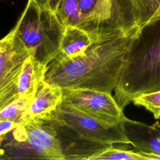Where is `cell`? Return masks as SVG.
<instances>
[{"mask_svg":"<svg viewBox=\"0 0 160 160\" xmlns=\"http://www.w3.org/2000/svg\"><path fill=\"white\" fill-rule=\"evenodd\" d=\"M58 128L52 114L24 121L0 137V159H66Z\"/></svg>","mask_w":160,"mask_h":160,"instance_id":"cell-4","label":"cell"},{"mask_svg":"<svg viewBox=\"0 0 160 160\" xmlns=\"http://www.w3.org/2000/svg\"><path fill=\"white\" fill-rule=\"evenodd\" d=\"M98 2V0H79V7L81 21L78 27L79 28H81L84 21L92 13Z\"/></svg>","mask_w":160,"mask_h":160,"instance_id":"cell-17","label":"cell"},{"mask_svg":"<svg viewBox=\"0 0 160 160\" xmlns=\"http://www.w3.org/2000/svg\"><path fill=\"white\" fill-rule=\"evenodd\" d=\"M160 90V6L154 16L130 40L114 89L122 109L134 98Z\"/></svg>","mask_w":160,"mask_h":160,"instance_id":"cell-2","label":"cell"},{"mask_svg":"<svg viewBox=\"0 0 160 160\" xmlns=\"http://www.w3.org/2000/svg\"><path fill=\"white\" fill-rule=\"evenodd\" d=\"M32 98H21L4 108L0 111V121H12L22 122L23 114Z\"/></svg>","mask_w":160,"mask_h":160,"instance_id":"cell-15","label":"cell"},{"mask_svg":"<svg viewBox=\"0 0 160 160\" xmlns=\"http://www.w3.org/2000/svg\"><path fill=\"white\" fill-rule=\"evenodd\" d=\"M30 56L12 29L0 39V111L21 98L18 83L24 62Z\"/></svg>","mask_w":160,"mask_h":160,"instance_id":"cell-7","label":"cell"},{"mask_svg":"<svg viewBox=\"0 0 160 160\" xmlns=\"http://www.w3.org/2000/svg\"><path fill=\"white\" fill-rule=\"evenodd\" d=\"M0 1H2V0H0Z\"/></svg>","mask_w":160,"mask_h":160,"instance_id":"cell-21","label":"cell"},{"mask_svg":"<svg viewBox=\"0 0 160 160\" xmlns=\"http://www.w3.org/2000/svg\"><path fill=\"white\" fill-rule=\"evenodd\" d=\"M47 66L30 56L24 62L18 83L20 98H32L39 83L45 79Z\"/></svg>","mask_w":160,"mask_h":160,"instance_id":"cell-12","label":"cell"},{"mask_svg":"<svg viewBox=\"0 0 160 160\" xmlns=\"http://www.w3.org/2000/svg\"><path fill=\"white\" fill-rule=\"evenodd\" d=\"M93 42L90 36L84 30L76 26H65L59 52L54 59H69L79 56Z\"/></svg>","mask_w":160,"mask_h":160,"instance_id":"cell-11","label":"cell"},{"mask_svg":"<svg viewBox=\"0 0 160 160\" xmlns=\"http://www.w3.org/2000/svg\"><path fill=\"white\" fill-rule=\"evenodd\" d=\"M39 6L56 12L59 3L62 0H32Z\"/></svg>","mask_w":160,"mask_h":160,"instance_id":"cell-18","label":"cell"},{"mask_svg":"<svg viewBox=\"0 0 160 160\" xmlns=\"http://www.w3.org/2000/svg\"><path fill=\"white\" fill-rule=\"evenodd\" d=\"M132 102L152 112L156 119H160V90L141 94L134 98Z\"/></svg>","mask_w":160,"mask_h":160,"instance_id":"cell-16","label":"cell"},{"mask_svg":"<svg viewBox=\"0 0 160 160\" xmlns=\"http://www.w3.org/2000/svg\"><path fill=\"white\" fill-rule=\"evenodd\" d=\"M52 115L59 127L74 131L80 140L105 145L129 144L121 123L115 126L104 124L63 102Z\"/></svg>","mask_w":160,"mask_h":160,"instance_id":"cell-6","label":"cell"},{"mask_svg":"<svg viewBox=\"0 0 160 160\" xmlns=\"http://www.w3.org/2000/svg\"><path fill=\"white\" fill-rule=\"evenodd\" d=\"M87 160H148V159L134 151L123 150L111 145L92 154Z\"/></svg>","mask_w":160,"mask_h":160,"instance_id":"cell-14","label":"cell"},{"mask_svg":"<svg viewBox=\"0 0 160 160\" xmlns=\"http://www.w3.org/2000/svg\"><path fill=\"white\" fill-rule=\"evenodd\" d=\"M63 89L45 79L38 85L36 92L22 116L24 121L51 116L61 103Z\"/></svg>","mask_w":160,"mask_h":160,"instance_id":"cell-10","label":"cell"},{"mask_svg":"<svg viewBox=\"0 0 160 160\" xmlns=\"http://www.w3.org/2000/svg\"><path fill=\"white\" fill-rule=\"evenodd\" d=\"M64 28L54 12L28 0L12 29L31 56L47 66L59 52Z\"/></svg>","mask_w":160,"mask_h":160,"instance_id":"cell-5","label":"cell"},{"mask_svg":"<svg viewBox=\"0 0 160 160\" xmlns=\"http://www.w3.org/2000/svg\"><path fill=\"white\" fill-rule=\"evenodd\" d=\"M157 0H98L80 29L93 42L119 36H134L156 14Z\"/></svg>","mask_w":160,"mask_h":160,"instance_id":"cell-3","label":"cell"},{"mask_svg":"<svg viewBox=\"0 0 160 160\" xmlns=\"http://www.w3.org/2000/svg\"><path fill=\"white\" fill-rule=\"evenodd\" d=\"M157 1H158V2L159 3V4L160 5V0H157Z\"/></svg>","mask_w":160,"mask_h":160,"instance_id":"cell-20","label":"cell"},{"mask_svg":"<svg viewBox=\"0 0 160 160\" xmlns=\"http://www.w3.org/2000/svg\"><path fill=\"white\" fill-rule=\"evenodd\" d=\"M133 36H119L94 42L81 55L54 59L46 67L45 80L64 88L111 92L114 90Z\"/></svg>","mask_w":160,"mask_h":160,"instance_id":"cell-1","label":"cell"},{"mask_svg":"<svg viewBox=\"0 0 160 160\" xmlns=\"http://www.w3.org/2000/svg\"><path fill=\"white\" fill-rule=\"evenodd\" d=\"M121 124L135 152L160 155V126L158 122L148 125L126 117Z\"/></svg>","mask_w":160,"mask_h":160,"instance_id":"cell-9","label":"cell"},{"mask_svg":"<svg viewBox=\"0 0 160 160\" xmlns=\"http://www.w3.org/2000/svg\"><path fill=\"white\" fill-rule=\"evenodd\" d=\"M111 93L89 89L64 88L62 102L104 124L115 126L126 116Z\"/></svg>","mask_w":160,"mask_h":160,"instance_id":"cell-8","label":"cell"},{"mask_svg":"<svg viewBox=\"0 0 160 160\" xmlns=\"http://www.w3.org/2000/svg\"><path fill=\"white\" fill-rule=\"evenodd\" d=\"M79 0H62L55 13L64 26L79 27L81 17L79 7Z\"/></svg>","mask_w":160,"mask_h":160,"instance_id":"cell-13","label":"cell"},{"mask_svg":"<svg viewBox=\"0 0 160 160\" xmlns=\"http://www.w3.org/2000/svg\"><path fill=\"white\" fill-rule=\"evenodd\" d=\"M22 122H18L12 121H0V137L12 131Z\"/></svg>","mask_w":160,"mask_h":160,"instance_id":"cell-19","label":"cell"}]
</instances>
